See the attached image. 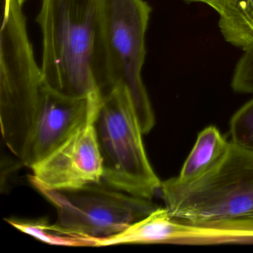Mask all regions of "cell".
<instances>
[{
  "label": "cell",
  "mask_w": 253,
  "mask_h": 253,
  "mask_svg": "<svg viewBox=\"0 0 253 253\" xmlns=\"http://www.w3.org/2000/svg\"><path fill=\"white\" fill-rule=\"evenodd\" d=\"M103 0H42L37 18L42 34L45 84L63 95L104 91L102 44Z\"/></svg>",
  "instance_id": "cell-1"
},
{
  "label": "cell",
  "mask_w": 253,
  "mask_h": 253,
  "mask_svg": "<svg viewBox=\"0 0 253 253\" xmlns=\"http://www.w3.org/2000/svg\"><path fill=\"white\" fill-rule=\"evenodd\" d=\"M161 197L173 217L197 221H253V152L229 142L220 161L191 183H161Z\"/></svg>",
  "instance_id": "cell-2"
},
{
  "label": "cell",
  "mask_w": 253,
  "mask_h": 253,
  "mask_svg": "<svg viewBox=\"0 0 253 253\" xmlns=\"http://www.w3.org/2000/svg\"><path fill=\"white\" fill-rule=\"evenodd\" d=\"M0 38L2 136L10 151L20 160L45 83L42 69L35 60L26 18L17 0H3Z\"/></svg>",
  "instance_id": "cell-3"
},
{
  "label": "cell",
  "mask_w": 253,
  "mask_h": 253,
  "mask_svg": "<svg viewBox=\"0 0 253 253\" xmlns=\"http://www.w3.org/2000/svg\"><path fill=\"white\" fill-rule=\"evenodd\" d=\"M94 128L103 162L102 182L152 200L162 182L148 159L143 133L126 87L115 85L100 93Z\"/></svg>",
  "instance_id": "cell-4"
},
{
  "label": "cell",
  "mask_w": 253,
  "mask_h": 253,
  "mask_svg": "<svg viewBox=\"0 0 253 253\" xmlns=\"http://www.w3.org/2000/svg\"><path fill=\"white\" fill-rule=\"evenodd\" d=\"M151 12L152 8L144 0H103L102 44L106 88L102 92L118 85L128 88L143 134L155 124L141 77Z\"/></svg>",
  "instance_id": "cell-5"
},
{
  "label": "cell",
  "mask_w": 253,
  "mask_h": 253,
  "mask_svg": "<svg viewBox=\"0 0 253 253\" xmlns=\"http://www.w3.org/2000/svg\"><path fill=\"white\" fill-rule=\"evenodd\" d=\"M31 183L55 207L56 224L84 236L104 238L119 233L157 208L152 200L121 192L103 182L69 190Z\"/></svg>",
  "instance_id": "cell-6"
},
{
  "label": "cell",
  "mask_w": 253,
  "mask_h": 253,
  "mask_svg": "<svg viewBox=\"0 0 253 253\" xmlns=\"http://www.w3.org/2000/svg\"><path fill=\"white\" fill-rule=\"evenodd\" d=\"M113 245L173 244L214 245L253 244V221H197L173 217L166 207H157L110 238Z\"/></svg>",
  "instance_id": "cell-7"
},
{
  "label": "cell",
  "mask_w": 253,
  "mask_h": 253,
  "mask_svg": "<svg viewBox=\"0 0 253 253\" xmlns=\"http://www.w3.org/2000/svg\"><path fill=\"white\" fill-rule=\"evenodd\" d=\"M100 92L89 97L63 95L44 85L20 159L32 169L64 143L89 118Z\"/></svg>",
  "instance_id": "cell-8"
},
{
  "label": "cell",
  "mask_w": 253,
  "mask_h": 253,
  "mask_svg": "<svg viewBox=\"0 0 253 253\" xmlns=\"http://www.w3.org/2000/svg\"><path fill=\"white\" fill-rule=\"evenodd\" d=\"M98 103L82 126L32 168L31 182L56 190L101 183L103 162L94 128Z\"/></svg>",
  "instance_id": "cell-9"
},
{
  "label": "cell",
  "mask_w": 253,
  "mask_h": 253,
  "mask_svg": "<svg viewBox=\"0 0 253 253\" xmlns=\"http://www.w3.org/2000/svg\"><path fill=\"white\" fill-rule=\"evenodd\" d=\"M212 8L226 42L243 51L253 50V0H185Z\"/></svg>",
  "instance_id": "cell-10"
},
{
  "label": "cell",
  "mask_w": 253,
  "mask_h": 253,
  "mask_svg": "<svg viewBox=\"0 0 253 253\" xmlns=\"http://www.w3.org/2000/svg\"><path fill=\"white\" fill-rule=\"evenodd\" d=\"M229 144L215 126H210L204 128L198 134L195 146L176 179L187 183L201 178L223 158Z\"/></svg>",
  "instance_id": "cell-11"
},
{
  "label": "cell",
  "mask_w": 253,
  "mask_h": 253,
  "mask_svg": "<svg viewBox=\"0 0 253 253\" xmlns=\"http://www.w3.org/2000/svg\"><path fill=\"white\" fill-rule=\"evenodd\" d=\"M10 224L24 233L52 245L66 247H96V237L84 236L63 230L58 225H49L45 219L20 220L7 219Z\"/></svg>",
  "instance_id": "cell-12"
},
{
  "label": "cell",
  "mask_w": 253,
  "mask_h": 253,
  "mask_svg": "<svg viewBox=\"0 0 253 253\" xmlns=\"http://www.w3.org/2000/svg\"><path fill=\"white\" fill-rule=\"evenodd\" d=\"M230 134L232 143L253 152V98L232 117Z\"/></svg>",
  "instance_id": "cell-13"
},
{
  "label": "cell",
  "mask_w": 253,
  "mask_h": 253,
  "mask_svg": "<svg viewBox=\"0 0 253 253\" xmlns=\"http://www.w3.org/2000/svg\"><path fill=\"white\" fill-rule=\"evenodd\" d=\"M232 87L236 92L253 95V50L244 51L237 63Z\"/></svg>",
  "instance_id": "cell-14"
},
{
  "label": "cell",
  "mask_w": 253,
  "mask_h": 253,
  "mask_svg": "<svg viewBox=\"0 0 253 253\" xmlns=\"http://www.w3.org/2000/svg\"><path fill=\"white\" fill-rule=\"evenodd\" d=\"M26 1H27V0H17V2H18V3L20 4L21 6H23V4L25 3Z\"/></svg>",
  "instance_id": "cell-15"
}]
</instances>
